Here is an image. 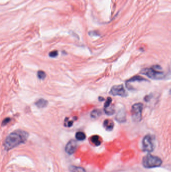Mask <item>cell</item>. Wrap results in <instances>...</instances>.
<instances>
[{"label": "cell", "instance_id": "obj_1", "mask_svg": "<svg viewBox=\"0 0 171 172\" xmlns=\"http://www.w3.org/2000/svg\"><path fill=\"white\" fill-rule=\"evenodd\" d=\"M28 135L29 134L27 132L21 130H18L12 132L5 140V148L7 150H10L24 143L27 139Z\"/></svg>", "mask_w": 171, "mask_h": 172}, {"label": "cell", "instance_id": "obj_2", "mask_svg": "<svg viewBox=\"0 0 171 172\" xmlns=\"http://www.w3.org/2000/svg\"><path fill=\"white\" fill-rule=\"evenodd\" d=\"M162 68L160 66H154L150 68L142 70V73L151 79L160 80L165 78V74L162 71Z\"/></svg>", "mask_w": 171, "mask_h": 172}, {"label": "cell", "instance_id": "obj_3", "mask_svg": "<svg viewBox=\"0 0 171 172\" xmlns=\"http://www.w3.org/2000/svg\"><path fill=\"white\" fill-rule=\"evenodd\" d=\"M142 163L145 168L151 169L160 167L162 161L160 157L149 154L143 157Z\"/></svg>", "mask_w": 171, "mask_h": 172}, {"label": "cell", "instance_id": "obj_4", "mask_svg": "<svg viewBox=\"0 0 171 172\" xmlns=\"http://www.w3.org/2000/svg\"><path fill=\"white\" fill-rule=\"evenodd\" d=\"M143 149L144 151L147 152H152L154 151L155 147L154 145V136L148 134L144 137L143 141Z\"/></svg>", "mask_w": 171, "mask_h": 172}, {"label": "cell", "instance_id": "obj_5", "mask_svg": "<svg viewBox=\"0 0 171 172\" xmlns=\"http://www.w3.org/2000/svg\"><path fill=\"white\" fill-rule=\"evenodd\" d=\"M143 108V105L141 103H137L133 105L131 107V114L133 121L138 122L142 120Z\"/></svg>", "mask_w": 171, "mask_h": 172}, {"label": "cell", "instance_id": "obj_6", "mask_svg": "<svg viewBox=\"0 0 171 172\" xmlns=\"http://www.w3.org/2000/svg\"><path fill=\"white\" fill-rule=\"evenodd\" d=\"M110 93L114 96H118L121 97H126L127 96V93L123 85H116L113 86Z\"/></svg>", "mask_w": 171, "mask_h": 172}, {"label": "cell", "instance_id": "obj_7", "mask_svg": "<svg viewBox=\"0 0 171 172\" xmlns=\"http://www.w3.org/2000/svg\"><path fill=\"white\" fill-rule=\"evenodd\" d=\"M77 148V143L76 141L75 140H70L66 145V152L69 155H72L76 151Z\"/></svg>", "mask_w": 171, "mask_h": 172}, {"label": "cell", "instance_id": "obj_8", "mask_svg": "<svg viewBox=\"0 0 171 172\" xmlns=\"http://www.w3.org/2000/svg\"><path fill=\"white\" fill-rule=\"evenodd\" d=\"M116 121L120 123H123L126 121V115L124 110H120L117 113L116 117Z\"/></svg>", "mask_w": 171, "mask_h": 172}, {"label": "cell", "instance_id": "obj_9", "mask_svg": "<svg viewBox=\"0 0 171 172\" xmlns=\"http://www.w3.org/2000/svg\"><path fill=\"white\" fill-rule=\"evenodd\" d=\"M104 127L108 131H112L114 128V123L110 119H106L104 122Z\"/></svg>", "mask_w": 171, "mask_h": 172}, {"label": "cell", "instance_id": "obj_10", "mask_svg": "<svg viewBox=\"0 0 171 172\" xmlns=\"http://www.w3.org/2000/svg\"><path fill=\"white\" fill-rule=\"evenodd\" d=\"M48 102L44 99H40L35 102V105L39 108H43L47 106Z\"/></svg>", "mask_w": 171, "mask_h": 172}, {"label": "cell", "instance_id": "obj_11", "mask_svg": "<svg viewBox=\"0 0 171 172\" xmlns=\"http://www.w3.org/2000/svg\"><path fill=\"white\" fill-rule=\"evenodd\" d=\"M146 81L147 80L146 79H144V78H143L142 76H135L131 79H129V80H127L126 82V83H131V82H133L135 81L141 82V81Z\"/></svg>", "mask_w": 171, "mask_h": 172}, {"label": "cell", "instance_id": "obj_12", "mask_svg": "<svg viewBox=\"0 0 171 172\" xmlns=\"http://www.w3.org/2000/svg\"><path fill=\"white\" fill-rule=\"evenodd\" d=\"M91 141L96 146H98L101 144V141L100 140V137L98 135H93L92 136L91 138Z\"/></svg>", "mask_w": 171, "mask_h": 172}, {"label": "cell", "instance_id": "obj_13", "mask_svg": "<svg viewBox=\"0 0 171 172\" xmlns=\"http://www.w3.org/2000/svg\"><path fill=\"white\" fill-rule=\"evenodd\" d=\"M70 170L72 172H86L83 168L76 166H71L70 167Z\"/></svg>", "mask_w": 171, "mask_h": 172}, {"label": "cell", "instance_id": "obj_14", "mask_svg": "<svg viewBox=\"0 0 171 172\" xmlns=\"http://www.w3.org/2000/svg\"><path fill=\"white\" fill-rule=\"evenodd\" d=\"M104 109V112L106 114L108 115H112L114 114V111H115L114 107L111 106V105Z\"/></svg>", "mask_w": 171, "mask_h": 172}, {"label": "cell", "instance_id": "obj_15", "mask_svg": "<svg viewBox=\"0 0 171 172\" xmlns=\"http://www.w3.org/2000/svg\"><path fill=\"white\" fill-rule=\"evenodd\" d=\"M76 138L78 140H85L86 138V135L84 132H77L75 134Z\"/></svg>", "mask_w": 171, "mask_h": 172}, {"label": "cell", "instance_id": "obj_16", "mask_svg": "<svg viewBox=\"0 0 171 172\" xmlns=\"http://www.w3.org/2000/svg\"><path fill=\"white\" fill-rule=\"evenodd\" d=\"M102 112L99 110H94L91 113V116L93 118H97L101 115Z\"/></svg>", "mask_w": 171, "mask_h": 172}, {"label": "cell", "instance_id": "obj_17", "mask_svg": "<svg viewBox=\"0 0 171 172\" xmlns=\"http://www.w3.org/2000/svg\"><path fill=\"white\" fill-rule=\"evenodd\" d=\"M37 76L38 78L40 80H44L46 76V74H45V72L42 70H39L37 72Z\"/></svg>", "mask_w": 171, "mask_h": 172}, {"label": "cell", "instance_id": "obj_18", "mask_svg": "<svg viewBox=\"0 0 171 172\" xmlns=\"http://www.w3.org/2000/svg\"><path fill=\"white\" fill-rule=\"evenodd\" d=\"M112 98L110 97H108L107 100L106 101L105 104L104 105V108H106L110 106L111 105V104H112Z\"/></svg>", "mask_w": 171, "mask_h": 172}, {"label": "cell", "instance_id": "obj_19", "mask_svg": "<svg viewBox=\"0 0 171 172\" xmlns=\"http://www.w3.org/2000/svg\"><path fill=\"white\" fill-rule=\"evenodd\" d=\"M49 55L51 57H55L57 56V55H58V52L57 50H54L50 52L49 53Z\"/></svg>", "mask_w": 171, "mask_h": 172}, {"label": "cell", "instance_id": "obj_20", "mask_svg": "<svg viewBox=\"0 0 171 172\" xmlns=\"http://www.w3.org/2000/svg\"><path fill=\"white\" fill-rule=\"evenodd\" d=\"M10 121H11V119L10 118H5V119L3 120L2 125V126H5Z\"/></svg>", "mask_w": 171, "mask_h": 172}]
</instances>
